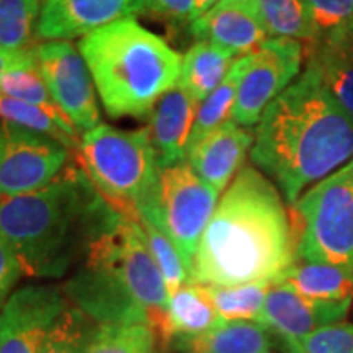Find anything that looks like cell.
<instances>
[{"instance_id":"74e56055","label":"cell","mask_w":353,"mask_h":353,"mask_svg":"<svg viewBox=\"0 0 353 353\" xmlns=\"http://www.w3.org/2000/svg\"><path fill=\"white\" fill-rule=\"evenodd\" d=\"M219 2H221V0H195L198 19H200L201 15H205L206 12H210L213 7L218 6Z\"/></svg>"},{"instance_id":"2e32d148","label":"cell","mask_w":353,"mask_h":353,"mask_svg":"<svg viewBox=\"0 0 353 353\" xmlns=\"http://www.w3.org/2000/svg\"><path fill=\"white\" fill-rule=\"evenodd\" d=\"M254 141L252 132L231 120L193 145L187 152V162L203 182L221 193L241 169Z\"/></svg>"},{"instance_id":"6da1fadb","label":"cell","mask_w":353,"mask_h":353,"mask_svg":"<svg viewBox=\"0 0 353 353\" xmlns=\"http://www.w3.org/2000/svg\"><path fill=\"white\" fill-rule=\"evenodd\" d=\"M296 260L293 221L280 193L244 167L216 206L190 270V283H275Z\"/></svg>"},{"instance_id":"44dd1931","label":"cell","mask_w":353,"mask_h":353,"mask_svg":"<svg viewBox=\"0 0 353 353\" xmlns=\"http://www.w3.org/2000/svg\"><path fill=\"white\" fill-rule=\"evenodd\" d=\"M236 56L208 41H196L182 57L179 85L200 101L221 85Z\"/></svg>"},{"instance_id":"8992f818","label":"cell","mask_w":353,"mask_h":353,"mask_svg":"<svg viewBox=\"0 0 353 353\" xmlns=\"http://www.w3.org/2000/svg\"><path fill=\"white\" fill-rule=\"evenodd\" d=\"M74 159L110 208L138 223L141 206L156 196L161 170L148 128L97 126L83 132Z\"/></svg>"},{"instance_id":"e0dca14e","label":"cell","mask_w":353,"mask_h":353,"mask_svg":"<svg viewBox=\"0 0 353 353\" xmlns=\"http://www.w3.org/2000/svg\"><path fill=\"white\" fill-rule=\"evenodd\" d=\"M198 101L182 85L172 87L159 99L151 113L148 128L154 151L157 154L159 169L187 161L188 139L198 113Z\"/></svg>"},{"instance_id":"3957f363","label":"cell","mask_w":353,"mask_h":353,"mask_svg":"<svg viewBox=\"0 0 353 353\" xmlns=\"http://www.w3.org/2000/svg\"><path fill=\"white\" fill-rule=\"evenodd\" d=\"M69 303L100 327L144 322L167 347L169 290L143 229L107 208L64 286Z\"/></svg>"},{"instance_id":"9c48e42d","label":"cell","mask_w":353,"mask_h":353,"mask_svg":"<svg viewBox=\"0 0 353 353\" xmlns=\"http://www.w3.org/2000/svg\"><path fill=\"white\" fill-rule=\"evenodd\" d=\"M304 48L290 38H268L257 51L242 56L244 69L237 87L232 120L250 128L259 125L265 110L296 81Z\"/></svg>"},{"instance_id":"ab89813d","label":"cell","mask_w":353,"mask_h":353,"mask_svg":"<svg viewBox=\"0 0 353 353\" xmlns=\"http://www.w3.org/2000/svg\"><path fill=\"white\" fill-rule=\"evenodd\" d=\"M244 2H255V0H244Z\"/></svg>"},{"instance_id":"8d00e7d4","label":"cell","mask_w":353,"mask_h":353,"mask_svg":"<svg viewBox=\"0 0 353 353\" xmlns=\"http://www.w3.org/2000/svg\"><path fill=\"white\" fill-rule=\"evenodd\" d=\"M316 46V44H314ZM319 46H325V48H330V50L341 52L348 59L353 61V30H350L347 34H343L342 38L335 39L332 43H322Z\"/></svg>"},{"instance_id":"d4e9b609","label":"cell","mask_w":353,"mask_h":353,"mask_svg":"<svg viewBox=\"0 0 353 353\" xmlns=\"http://www.w3.org/2000/svg\"><path fill=\"white\" fill-rule=\"evenodd\" d=\"M255 7L268 34L316 43V32L303 0H255Z\"/></svg>"},{"instance_id":"836d02e7","label":"cell","mask_w":353,"mask_h":353,"mask_svg":"<svg viewBox=\"0 0 353 353\" xmlns=\"http://www.w3.org/2000/svg\"><path fill=\"white\" fill-rule=\"evenodd\" d=\"M145 8L176 26L192 25L198 19L195 0H145Z\"/></svg>"},{"instance_id":"ba28073f","label":"cell","mask_w":353,"mask_h":353,"mask_svg":"<svg viewBox=\"0 0 353 353\" xmlns=\"http://www.w3.org/2000/svg\"><path fill=\"white\" fill-rule=\"evenodd\" d=\"M219 193L203 182L187 161L159 170L156 196L141 206L179 250L190 273L200 239L218 206Z\"/></svg>"},{"instance_id":"83f0119b","label":"cell","mask_w":353,"mask_h":353,"mask_svg":"<svg viewBox=\"0 0 353 353\" xmlns=\"http://www.w3.org/2000/svg\"><path fill=\"white\" fill-rule=\"evenodd\" d=\"M0 121L8 123V125L25 128L39 134L50 136V138L59 141L68 145L70 151H76L81 139L72 136L64 130L50 113L44 112L43 108L34 107L26 101L10 99L0 94Z\"/></svg>"},{"instance_id":"d6986e66","label":"cell","mask_w":353,"mask_h":353,"mask_svg":"<svg viewBox=\"0 0 353 353\" xmlns=\"http://www.w3.org/2000/svg\"><path fill=\"white\" fill-rule=\"evenodd\" d=\"M223 319L211 301L205 285L187 283L169 296L167 317V347L172 342L205 334Z\"/></svg>"},{"instance_id":"277c9868","label":"cell","mask_w":353,"mask_h":353,"mask_svg":"<svg viewBox=\"0 0 353 353\" xmlns=\"http://www.w3.org/2000/svg\"><path fill=\"white\" fill-rule=\"evenodd\" d=\"M108 205L79 164L54 182L21 195L0 193V237L32 278H61L70 270Z\"/></svg>"},{"instance_id":"603a6c76","label":"cell","mask_w":353,"mask_h":353,"mask_svg":"<svg viewBox=\"0 0 353 353\" xmlns=\"http://www.w3.org/2000/svg\"><path fill=\"white\" fill-rule=\"evenodd\" d=\"M43 0H0V50L10 52L37 48Z\"/></svg>"},{"instance_id":"484cf974","label":"cell","mask_w":353,"mask_h":353,"mask_svg":"<svg viewBox=\"0 0 353 353\" xmlns=\"http://www.w3.org/2000/svg\"><path fill=\"white\" fill-rule=\"evenodd\" d=\"M272 283L206 286L223 321H259Z\"/></svg>"},{"instance_id":"ac0fdd59","label":"cell","mask_w":353,"mask_h":353,"mask_svg":"<svg viewBox=\"0 0 353 353\" xmlns=\"http://www.w3.org/2000/svg\"><path fill=\"white\" fill-rule=\"evenodd\" d=\"M275 283L314 301H353V268L296 259Z\"/></svg>"},{"instance_id":"4316f807","label":"cell","mask_w":353,"mask_h":353,"mask_svg":"<svg viewBox=\"0 0 353 353\" xmlns=\"http://www.w3.org/2000/svg\"><path fill=\"white\" fill-rule=\"evenodd\" d=\"M307 64L316 69L322 83L339 105L353 117V61L325 46H312Z\"/></svg>"},{"instance_id":"52a82bcc","label":"cell","mask_w":353,"mask_h":353,"mask_svg":"<svg viewBox=\"0 0 353 353\" xmlns=\"http://www.w3.org/2000/svg\"><path fill=\"white\" fill-rule=\"evenodd\" d=\"M291 221L296 259L353 268V179L334 172L304 192Z\"/></svg>"},{"instance_id":"ffe728a7","label":"cell","mask_w":353,"mask_h":353,"mask_svg":"<svg viewBox=\"0 0 353 353\" xmlns=\"http://www.w3.org/2000/svg\"><path fill=\"white\" fill-rule=\"evenodd\" d=\"M182 353H268V330L257 321H223L208 332L176 342Z\"/></svg>"},{"instance_id":"d590c367","label":"cell","mask_w":353,"mask_h":353,"mask_svg":"<svg viewBox=\"0 0 353 353\" xmlns=\"http://www.w3.org/2000/svg\"><path fill=\"white\" fill-rule=\"evenodd\" d=\"M37 64V48L32 51L10 52L0 50V79H2L10 69L21 68V65Z\"/></svg>"},{"instance_id":"30bf717a","label":"cell","mask_w":353,"mask_h":353,"mask_svg":"<svg viewBox=\"0 0 353 353\" xmlns=\"http://www.w3.org/2000/svg\"><path fill=\"white\" fill-rule=\"evenodd\" d=\"M70 152L50 136L0 121V193L21 195L44 188L69 165Z\"/></svg>"},{"instance_id":"4fadbf2b","label":"cell","mask_w":353,"mask_h":353,"mask_svg":"<svg viewBox=\"0 0 353 353\" xmlns=\"http://www.w3.org/2000/svg\"><path fill=\"white\" fill-rule=\"evenodd\" d=\"M350 306L352 301H314L301 296L288 286L272 283L262 316L257 322L278 335L286 343L290 353H296L309 334L345 319Z\"/></svg>"},{"instance_id":"7a4b0ae2","label":"cell","mask_w":353,"mask_h":353,"mask_svg":"<svg viewBox=\"0 0 353 353\" xmlns=\"http://www.w3.org/2000/svg\"><path fill=\"white\" fill-rule=\"evenodd\" d=\"M250 156L291 206L353 157V117L307 64L265 110Z\"/></svg>"},{"instance_id":"5bb4252c","label":"cell","mask_w":353,"mask_h":353,"mask_svg":"<svg viewBox=\"0 0 353 353\" xmlns=\"http://www.w3.org/2000/svg\"><path fill=\"white\" fill-rule=\"evenodd\" d=\"M145 8V0H43L38 38L69 41L87 37Z\"/></svg>"},{"instance_id":"5b68a950","label":"cell","mask_w":353,"mask_h":353,"mask_svg":"<svg viewBox=\"0 0 353 353\" xmlns=\"http://www.w3.org/2000/svg\"><path fill=\"white\" fill-rule=\"evenodd\" d=\"M79 51L112 118L144 117L180 77L179 52L134 19L87 34Z\"/></svg>"},{"instance_id":"4dcf8cb0","label":"cell","mask_w":353,"mask_h":353,"mask_svg":"<svg viewBox=\"0 0 353 353\" xmlns=\"http://www.w3.org/2000/svg\"><path fill=\"white\" fill-rule=\"evenodd\" d=\"M138 224L143 229L145 242H148L149 250H151L157 267L161 268L162 276H164L169 296L175 293L176 290L182 288L183 285L190 283V273L185 267L179 250L174 245V242L169 239V236L159 229L148 216L139 214Z\"/></svg>"},{"instance_id":"d6a6232c","label":"cell","mask_w":353,"mask_h":353,"mask_svg":"<svg viewBox=\"0 0 353 353\" xmlns=\"http://www.w3.org/2000/svg\"><path fill=\"white\" fill-rule=\"evenodd\" d=\"M296 353H353V324L342 321L314 330Z\"/></svg>"},{"instance_id":"1f68e13d","label":"cell","mask_w":353,"mask_h":353,"mask_svg":"<svg viewBox=\"0 0 353 353\" xmlns=\"http://www.w3.org/2000/svg\"><path fill=\"white\" fill-rule=\"evenodd\" d=\"M316 43H332L353 30V0H303ZM312 44V46H314Z\"/></svg>"},{"instance_id":"e575fe53","label":"cell","mask_w":353,"mask_h":353,"mask_svg":"<svg viewBox=\"0 0 353 353\" xmlns=\"http://www.w3.org/2000/svg\"><path fill=\"white\" fill-rule=\"evenodd\" d=\"M21 275L23 272H21L15 254L12 252L7 242L0 237V309L12 294L13 286L17 285Z\"/></svg>"},{"instance_id":"7402d4cb","label":"cell","mask_w":353,"mask_h":353,"mask_svg":"<svg viewBox=\"0 0 353 353\" xmlns=\"http://www.w3.org/2000/svg\"><path fill=\"white\" fill-rule=\"evenodd\" d=\"M0 94L43 108L65 131L79 138L77 128L65 117V113L59 108V105L56 103L50 90H48L46 82H44L41 72L38 69V63L8 70L6 76L0 79Z\"/></svg>"},{"instance_id":"f35d334b","label":"cell","mask_w":353,"mask_h":353,"mask_svg":"<svg viewBox=\"0 0 353 353\" xmlns=\"http://www.w3.org/2000/svg\"><path fill=\"white\" fill-rule=\"evenodd\" d=\"M339 172H341V174H343V175L352 176V179H353V157L350 159V161L347 162L345 165L341 167V169H339Z\"/></svg>"},{"instance_id":"7c38bea8","label":"cell","mask_w":353,"mask_h":353,"mask_svg":"<svg viewBox=\"0 0 353 353\" xmlns=\"http://www.w3.org/2000/svg\"><path fill=\"white\" fill-rule=\"evenodd\" d=\"M68 304L59 286L28 285L13 291L0 309V353H41Z\"/></svg>"},{"instance_id":"9a60e30c","label":"cell","mask_w":353,"mask_h":353,"mask_svg":"<svg viewBox=\"0 0 353 353\" xmlns=\"http://www.w3.org/2000/svg\"><path fill=\"white\" fill-rule=\"evenodd\" d=\"M196 41H208L236 57L257 51L268 39L255 2L221 0L218 6L190 25Z\"/></svg>"},{"instance_id":"f546056e","label":"cell","mask_w":353,"mask_h":353,"mask_svg":"<svg viewBox=\"0 0 353 353\" xmlns=\"http://www.w3.org/2000/svg\"><path fill=\"white\" fill-rule=\"evenodd\" d=\"M97 330L99 325L69 303L52 325L41 353H85Z\"/></svg>"},{"instance_id":"cb8c5ba5","label":"cell","mask_w":353,"mask_h":353,"mask_svg":"<svg viewBox=\"0 0 353 353\" xmlns=\"http://www.w3.org/2000/svg\"><path fill=\"white\" fill-rule=\"evenodd\" d=\"M242 69H244V59L237 57L226 79L221 82V85L211 92L200 103L195 125H193L192 134H190L188 139L187 152L193 145L200 143L205 136H208L211 131L218 130L224 123L232 120V110L234 103H236L237 87H239Z\"/></svg>"},{"instance_id":"f1b7e54d","label":"cell","mask_w":353,"mask_h":353,"mask_svg":"<svg viewBox=\"0 0 353 353\" xmlns=\"http://www.w3.org/2000/svg\"><path fill=\"white\" fill-rule=\"evenodd\" d=\"M159 341L144 322L99 327L85 353H156Z\"/></svg>"},{"instance_id":"8fae6325","label":"cell","mask_w":353,"mask_h":353,"mask_svg":"<svg viewBox=\"0 0 353 353\" xmlns=\"http://www.w3.org/2000/svg\"><path fill=\"white\" fill-rule=\"evenodd\" d=\"M37 63L52 99L77 131L87 132L100 126L94 79L79 48L69 41L39 43Z\"/></svg>"}]
</instances>
